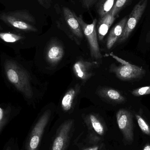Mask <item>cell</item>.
Here are the masks:
<instances>
[{"label": "cell", "mask_w": 150, "mask_h": 150, "mask_svg": "<svg viewBox=\"0 0 150 150\" xmlns=\"http://www.w3.org/2000/svg\"><path fill=\"white\" fill-rule=\"evenodd\" d=\"M121 61V62L122 63L121 66H116L112 64L110 67V71L114 73L120 79L124 81L133 80L141 78L146 74L143 68Z\"/></svg>", "instance_id": "obj_6"}, {"label": "cell", "mask_w": 150, "mask_h": 150, "mask_svg": "<svg viewBox=\"0 0 150 150\" xmlns=\"http://www.w3.org/2000/svg\"><path fill=\"white\" fill-rule=\"evenodd\" d=\"M143 150H150V144H146Z\"/></svg>", "instance_id": "obj_25"}, {"label": "cell", "mask_w": 150, "mask_h": 150, "mask_svg": "<svg viewBox=\"0 0 150 150\" xmlns=\"http://www.w3.org/2000/svg\"><path fill=\"white\" fill-rule=\"evenodd\" d=\"M0 20L10 26L24 31L37 32L35 18L27 10L0 13Z\"/></svg>", "instance_id": "obj_2"}, {"label": "cell", "mask_w": 150, "mask_h": 150, "mask_svg": "<svg viewBox=\"0 0 150 150\" xmlns=\"http://www.w3.org/2000/svg\"><path fill=\"white\" fill-rule=\"evenodd\" d=\"M149 0H140L135 5L126 23L122 34L118 40L120 43L126 41L134 30L142 18L148 5Z\"/></svg>", "instance_id": "obj_5"}, {"label": "cell", "mask_w": 150, "mask_h": 150, "mask_svg": "<svg viewBox=\"0 0 150 150\" xmlns=\"http://www.w3.org/2000/svg\"><path fill=\"white\" fill-rule=\"evenodd\" d=\"M51 116L50 110L43 113L31 133L27 144V150H38L45 128Z\"/></svg>", "instance_id": "obj_7"}, {"label": "cell", "mask_w": 150, "mask_h": 150, "mask_svg": "<svg viewBox=\"0 0 150 150\" xmlns=\"http://www.w3.org/2000/svg\"><path fill=\"white\" fill-rule=\"evenodd\" d=\"M99 93L103 98L116 103H122L126 100L124 96L120 92L112 88L102 89Z\"/></svg>", "instance_id": "obj_15"}, {"label": "cell", "mask_w": 150, "mask_h": 150, "mask_svg": "<svg viewBox=\"0 0 150 150\" xmlns=\"http://www.w3.org/2000/svg\"><path fill=\"white\" fill-rule=\"evenodd\" d=\"M115 19L111 11L104 16L100 17L96 26L98 38L100 41L104 39Z\"/></svg>", "instance_id": "obj_10"}, {"label": "cell", "mask_w": 150, "mask_h": 150, "mask_svg": "<svg viewBox=\"0 0 150 150\" xmlns=\"http://www.w3.org/2000/svg\"><path fill=\"white\" fill-rule=\"evenodd\" d=\"M8 111L0 107V132L6 124L8 120Z\"/></svg>", "instance_id": "obj_22"}, {"label": "cell", "mask_w": 150, "mask_h": 150, "mask_svg": "<svg viewBox=\"0 0 150 150\" xmlns=\"http://www.w3.org/2000/svg\"><path fill=\"white\" fill-rule=\"evenodd\" d=\"M127 19V16L123 18L110 30L106 42V47L108 49H111L120 38Z\"/></svg>", "instance_id": "obj_12"}, {"label": "cell", "mask_w": 150, "mask_h": 150, "mask_svg": "<svg viewBox=\"0 0 150 150\" xmlns=\"http://www.w3.org/2000/svg\"><path fill=\"white\" fill-rule=\"evenodd\" d=\"M135 116L142 131L145 134L150 135V127L146 121L139 115L136 114Z\"/></svg>", "instance_id": "obj_20"}, {"label": "cell", "mask_w": 150, "mask_h": 150, "mask_svg": "<svg viewBox=\"0 0 150 150\" xmlns=\"http://www.w3.org/2000/svg\"><path fill=\"white\" fill-rule=\"evenodd\" d=\"M74 120H68L63 122L59 128L51 150H65L70 136Z\"/></svg>", "instance_id": "obj_9"}, {"label": "cell", "mask_w": 150, "mask_h": 150, "mask_svg": "<svg viewBox=\"0 0 150 150\" xmlns=\"http://www.w3.org/2000/svg\"><path fill=\"white\" fill-rule=\"evenodd\" d=\"M89 118L91 125L94 131L99 135H103L105 134L104 126L98 117L94 115L91 114Z\"/></svg>", "instance_id": "obj_17"}, {"label": "cell", "mask_w": 150, "mask_h": 150, "mask_svg": "<svg viewBox=\"0 0 150 150\" xmlns=\"http://www.w3.org/2000/svg\"><path fill=\"white\" fill-rule=\"evenodd\" d=\"M64 49L61 45L56 42H52L48 47L47 51L46 59L50 64L55 65L63 58Z\"/></svg>", "instance_id": "obj_13"}, {"label": "cell", "mask_w": 150, "mask_h": 150, "mask_svg": "<svg viewBox=\"0 0 150 150\" xmlns=\"http://www.w3.org/2000/svg\"><path fill=\"white\" fill-rule=\"evenodd\" d=\"M132 0H116L111 10L112 14L116 18L120 11L128 5Z\"/></svg>", "instance_id": "obj_19"}, {"label": "cell", "mask_w": 150, "mask_h": 150, "mask_svg": "<svg viewBox=\"0 0 150 150\" xmlns=\"http://www.w3.org/2000/svg\"><path fill=\"white\" fill-rule=\"evenodd\" d=\"M117 124L126 141H134L133 115L128 110L121 109L116 114Z\"/></svg>", "instance_id": "obj_8"}, {"label": "cell", "mask_w": 150, "mask_h": 150, "mask_svg": "<svg viewBox=\"0 0 150 150\" xmlns=\"http://www.w3.org/2000/svg\"><path fill=\"white\" fill-rule=\"evenodd\" d=\"M132 95L136 97L144 96L150 94V86L137 88L131 92Z\"/></svg>", "instance_id": "obj_21"}, {"label": "cell", "mask_w": 150, "mask_h": 150, "mask_svg": "<svg viewBox=\"0 0 150 150\" xmlns=\"http://www.w3.org/2000/svg\"><path fill=\"white\" fill-rule=\"evenodd\" d=\"M4 70L10 83L24 96L31 98L33 95V92L30 77L24 69L14 61L7 60L4 64Z\"/></svg>", "instance_id": "obj_1"}, {"label": "cell", "mask_w": 150, "mask_h": 150, "mask_svg": "<svg viewBox=\"0 0 150 150\" xmlns=\"http://www.w3.org/2000/svg\"><path fill=\"white\" fill-rule=\"evenodd\" d=\"M6 150H11V148L10 147H8V148L6 149Z\"/></svg>", "instance_id": "obj_27"}, {"label": "cell", "mask_w": 150, "mask_h": 150, "mask_svg": "<svg viewBox=\"0 0 150 150\" xmlns=\"http://www.w3.org/2000/svg\"><path fill=\"white\" fill-rule=\"evenodd\" d=\"M79 90V87H75L69 89L66 93L61 102L62 107L64 111L67 112L71 109L75 97Z\"/></svg>", "instance_id": "obj_14"}, {"label": "cell", "mask_w": 150, "mask_h": 150, "mask_svg": "<svg viewBox=\"0 0 150 150\" xmlns=\"http://www.w3.org/2000/svg\"><path fill=\"white\" fill-rule=\"evenodd\" d=\"M23 38V37L18 34L10 33H0V39L6 43H16Z\"/></svg>", "instance_id": "obj_18"}, {"label": "cell", "mask_w": 150, "mask_h": 150, "mask_svg": "<svg viewBox=\"0 0 150 150\" xmlns=\"http://www.w3.org/2000/svg\"><path fill=\"white\" fill-rule=\"evenodd\" d=\"M93 63L79 60L76 62L73 67V71L76 76L81 80L86 81L92 76Z\"/></svg>", "instance_id": "obj_11"}, {"label": "cell", "mask_w": 150, "mask_h": 150, "mask_svg": "<svg viewBox=\"0 0 150 150\" xmlns=\"http://www.w3.org/2000/svg\"><path fill=\"white\" fill-rule=\"evenodd\" d=\"M98 147H93V148H89L85 150H98Z\"/></svg>", "instance_id": "obj_26"}, {"label": "cell", "mask_w": 150, "mask_h": 150, "mask_svg": "<svg viewBox=\"0 0 150 150\" xmlns=\"http://www.w3.org/2000/svg\"><path fill=\"white\" fill-rule=\"evenodd\" d=\"M38 2L42 7L48 9L51 6L52 0H37Z\"/></svg>", "instance_id": "obj_24"}, {"label": "cell", "mask_w": 150, "mask_h": 150, "mask_svg": "<svg viewBox=\"0 0 150 150\" xmlns=\"http://www.w3.org/2000/svg\"><path fill=\"white\" fill-rule=\"evenodd\" d=\"M1 29H2L1 27V25H0V30H1Z\"/></svg>", "instance_id": "obj_28"}, {"label": "cell", "mask_w": 150, "mask_h": 150, "mask_svg": "<svg viewBox=\"0 0 150 150\" xmlns=\"http://www.w3.org/2000/svg\"><path fill=\"white\" fill-rule=\"evenodd\" d=\"M99 0H81V4L83 8L87 10H90L95 6Z\"/></svg>", "instance_id": "obj_23"}, {"label": "cell", "mask_w": 150, "mask_h": 150, "mask_svg": "<svg viewBox=\"0 0 150 150\" xmlns=\"http://www.w3.org/2000/svg\"><path fill=\"white\" fill-rule=\"evenodd\" d=\"M76 17L80 24L83 33L87 39L91 57L96 59H101L102 55L98 43L96 28L98 20L95 18L91 23L87 24L84 21L81 15L79 16L76 15Z\"/></svg>", "instance_id": "obj_3"}, {"label": "cell", "mask_w": 150, "mask_h": 150, "mask_svg": "<svg viewBox=\"0 0 150 150\" xmlns=\"http://www.w3.org/2000/svg\"><path fill=\"white\" fill-rule=\"evenodd\" d=\"M59 15L58 24L62 25L77 38L82 39L83 33L80 24L76 17V14L67 7H63L61 9H56Z\"/></svg>", "instance_id": "obj_4"}, {"label": "cell", "mask_w": 150, "mask_h": 150, "mask_svg": "<svg viewBox=\"0 0 150 150\" xmlns=\"http://www.w3.org/2000/svg\"><path fill=\"white\" fill-rule=\"evenodd\" d=\"M116 0H99L96 6L97 12L100 17L104 16L110 12Z\"/></svg>", "instance_id": "obj_16"}]
</instances>
